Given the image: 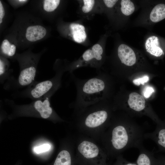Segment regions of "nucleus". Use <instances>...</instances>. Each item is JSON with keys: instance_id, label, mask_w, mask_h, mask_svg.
<instances>
[{"instance_id": "nucleus-1", "label": "nucleus", "mask_w": 165, "mask_h": 165, "mask_svg": "<svg viewBox=\"0 0 165 165\" xmlns=\"http://www.w3.org/2000/svg\"><path fill=\"white\" fill-rule=\"evenodd\" d=\"M144 134L142 128L136 123L123 121L114 126L111 131V146L118 152L133 147L138 148L143 145Z\"/></svg>"}, {"instance_id": "nucleus-2", "label": "nucleus", "mask_w": 165, "mask_h": 165, "mask_svg": "<svg viewBox=\"0 0 165 165\" xmlns=\"http://www.w3.org/2000/svg\"><path fill=\"white\" fill-rule=\"evenodd\" d=\"M78 80L76 85L77 101L87 104L102 100L105 84L100 75L87 79Z\"/></svg>"}, {"instance_id": "nucleus-3", "label": "nucleus", "mask_w": 165, "mask_h": 165, "mask_svg": "<svg viewBox=\"0 0 165 165\" xmlns=\"http://www.w3.org/2000/svg\"><path fill=\"white\" fill-rule=\"evenodd\" d=\"M60 75L52 79L38 82L29 90L28 97L36 100L52 95L60 86Z\"/></svg>"}, {"instance_id": "nucleus-4", "label": "nucleus", "mask_w": 165, "mask_h": 165, "mask_svg": "<svg viewBox=\"0 0 165 165\" xmlns=\"http://www.w3.org/2000/svg\"><path fill=\"white\" fill-rule=\"evenodd\" d=\"M118 57L122 63L128 66L134 65L136 62V57L133 50L127 45L122 44L118 49Z\"/></svg>"}, {"instance_id": "nucleus-5", "label": "nucleus", "mask_w": 165, "mask_h": 165, "mask_svg": "<svg viewBox=\"0 0 165 165\" xmlns=\"http://www.w3.org/2000/svg\"><path fill=\"white\" fill-rule=\"evenodd\" d=\"M108 117L107 112L105 110H100L92 112L86 117L85 125L90 128L97 127L104 123Z\"/></svg>"}, {"instance_id": "nucleus-6", "label": "nucleus", "mask_w": 165, "mask_h": 165, "mask_svg": "<svg viewBox=\"0 0 165 165\" xmlns=\"http://www.w3.org/2000/svg\"><path fill=\"white\" fill-rule=\"evenodd\" d=\"M78 150L84 157L87 160H92L97 157L99 152L97 146L90 141H84L78 145Z\"/></svg>"}, {"instance_id": "nucleus-7", "label": "nucleus", "mask_w": 165, "mask_h": 165, "mask_svg": "<svg viewBox=\"0 0 165 165\" xmlns=\"http://www.w3.org/2000/svg\"><path fill=\"white\" fill-rule=\"evenodd\" d=\"M128 104L131 109L137 112H142L146 108L145 101L144 98L136 92H133L130 94Z\"/></svg>"}, {"instance_id": "nucleus-8", "label": "nucleus", "mask_w": 165, "mask_h": 165, "mask_svg": "<svg viewBox=\"0 0 165 165\" xmlns=\"http://www.w3.org/2000/svg\"><path fill=\"white\" fill-rule=\"evenodd\" d=\"M46 30L39 25L29 26L26 29V37L29 41L34 42L41 39L46 35Z\"/></svg>"}, {"instance_id": "nucleus-9", "label": "nucleus", "mask_w": 165, "mask_h": 165, "mask_svg": "<svg viewBox=\"0 0 165 165\" xmlns=\"http://www.w3.org/2000/svg\"><path fill=\"white\" fill-rule=\"evenodd\" d=\"M138 149L139 153L136 161L138 165H158L153 153L145 148L143 145H141Z\"/></svg>"}, {"instance_id": "nucleus-10", "label": "nucleus", "mask_w": 165, "mask_h": 165, "mask_svg": "<svg viewBox=\"0 0 165 165\" xmlns=\"http://www.w3.org/2000/svg\"><path fill=\"white\" fill-rule=\"evenodd\" d=\"M158 38L155 36H151L146 40L145 47L146 51L152 55L160 57L163 54L162 50L159 47Z\"/></svg>"}, {"instance_id": "nucleus-11", "label": "nucleus", "mask_w": 165, "mask_h": 165, "mask_svg": "<svg viewBox=\"0 0 165 165\" xmlns=\"http://www.w3.org/2000/svg\"><path fill=\"white\" fill-rule=\"evenodd\" d=\"M145 139H150L165 148V128H158L153 132L145 133Z\"/></svg>"}, {"instance_id": "nucleus-12", "label": "nucleus", "mask_w": 165, "mask_h": 165, "mask_svg": "<svg viewBox=\"0 0 165 165\" xmlns=\"http://www.w3.org/2000/svg\"><path fill=\"white\" fill-rule=\"evenodd\" d=\"M73 40L80 43L85 41L86 35L84 26L78 24L72 23L70 25Z\"/></svg>"}, {"instance_id": "nucleus-13", "label": "nucleus", "mask_w": 165, "mask_h": 165, "mask_svg": "<svg viewBox=\"0 0 165 165\" xmlns=\"http://www.w3.org/2000/svg\"><path fill=\"white\" fill-rule=\"evenodd\" d=\"M150 18L155 23L165 18V4H159L155 6L151 12Z\"/></svg>"}, {"instance_id": "nucleus-14", "label": "nucleus", "mask_w": 165, "mask_h": 165, "mask_svg": "<svg viewBox=\"0 0 165 165\" xmlns=\"http://www.w3.org/2000/svg\"><path fill=\"white\" fill-rule=\"evenodd\" d=\"M53 165H72V158L69 152L64 150L58 154Z\"/></svg>"}, {"instance_id": "nucleus-15", "label": "nucleus", "mask_w": 165, "mask_h": 165, "mask_svg": "<svg viewBox=\"0 0 165 165\" xmlns=\"http://www.w3.org/2000/svg\"><path fill=\"white\" fill-rule=\"evenodd\" d=\"M1 49L2 53L9 57L13 56L15 54L16 47L14 44H11L7 39L4 40L2 42Z\"/></svg>"}, {"instance_id": "nucleus-16", "label": "nucleus", "mask_w": 165, "mask_h": 165, "mask_svg": "<svg viewBox=\"0 0 165 165\" xmlns=\"http://www.w3.org/2000/svg\"><path fill=\"white\" fill-rule=\"evenodd\" d=\"M121 10L126 16L131 14L134 11L135 7L133 3L130 0H122L121 1Z\"/></svg>"}, {"instance_id": "nucleus-17", "label": "nucleus", "mask_w": 165, "mask_h": 165, "mask_svg": "<svg viewBox=\"0 0 165 165\" xmlns=\"http://www.w3.org/2000/svg\"><path fill=\"white\" fill-rule=\"evenodd\" d=\"M83 60L86 62H89L94 59L99 61L102 58L101 55H100L92 50H86L82 56Z\"/></svg>"}, {"instance_id": "nucleus-18", "label": "nucleus", "mask_w": 165, "mask_h": 165, "mask_svg": "<svg viewBox=\"0 0 165 165\" xmlns=\"http://www.w3.org/2000/svg\"><path fill=\"white\" fill-rule=\"evenodd\" d=\"M59 0H45L44 1L43 8L46 11L51 12L55 9L58 6Z\"/></svg>"}, {"instance_id": "nucleus-19", "label": "nucleus", "mask_w": 165, "mask_h": 165, "mask_svg": "<svg viewBox=\"0 0 165 165\" xmlns=\"http://www.w3.org/2000/svg\"><path fill=\"white\" fill-rule=\"evenodd\" d=\"M84 6L82 8V11L84 13H87L92 9L95 3V1L93 0H84Z\"/></svg>"}, {"instance_id": "nucleus-20", "label": "nucleus", "mask_w": 165, "mask_h": 165, "mask_svg": "<svg viewBox=\"0 0 165 165\" xmlns=\"http://www.w3.org/2000/svg\"><path fill=\"white\" fill-rule=\"evenodd\" d=\"M51 146L48 144H44L41 145L37 146L34 148V151L37 153H39L48 151Z\"/></svg>"}, {"instance_id": "nucleus-21", "label": "nucleus", "mask_w": 165, "mask_h": 165, "mask_svg": "<svg viewBox=\"0 0 165 165\" xmlns=\"http://www.w3.org/2000/svg\"><path fill=\"white\" fill-rule=\"evenodd\" d=\"M149 80V78L148 76L145 75L143 77L133 80V82L135 85L139 86L141 84L143 85L145 83L148 82Z\"/></svg>"}, {"instance_id": "nucleus-22", "label": "nucleus", "mask_w": 165, "mask_h": 165, "mask_svg": "<svg viewBox=\"0 0 165 165\" xmlns=\"http://www.w3.org/2000/svg\"><path fill=\"white\" fill-rule=\"evenodd\" d=\"M154 91V90L152 87L147 86L144 89L143 94L145 98H148L151 96Z\"/></svg>"}, {"instance_id": "nucleus-23", "label": "nucleus", "mask_w": 165, "mask_h": 165, "mask_svg": "<svg viewBox=\"0 0 165 165\" xmlns=\"http://www.w3.org/2000/svg\"><path fill=\"white\" fill-rule=\"evenodd\" d=\"M119 159L115 165H138L136 162L132 163L128 162L122 157Z\"/></svg>"}, {"instance_id": "nucleus-24", "label": "nucleus", "mask_w": 165, "mask_h": 165, "mask_svg": "<svg viewBox=\"0 0 165 165\" xmlns=\"http://www.w3.org/2000/svg\"><path fill=\"white\" fill-rule=\"evenodd\" d=\"M92 50L101 55L102 54L103 52L102 47L100 45L97 44H96L93 46Z\"/></svg>"}, {"instance_id": "nucleus-25", "label": "nucleus", "mask_w": 165, "mask_h": 165, "mask_svg": "<svg viewBox=\"0 0 165 165\" xmlns=\"http://www.w3.org/2000/svg\"><path fill=\"white\" fill-rule=\"evenodd\" d=\"M103 1L107 7L112 8L118 1L116 0H105Z\"/></svg>"}, {"instance_id": "nucleus-26", "label": "nucleus", "mask_w": 165, "mask_h": 165, "mask_svg": "<svg viewBox=\"0 0 165 165\" xmlns=\"http://www.w3.org/2000/svg\"><path fill=\"white\" fill-rule=\"evenodd\" d=\"M5 14V11L3 5L0 1V24H1L2 21V19Z\"/></svg>"}, {"instance_id": "nucleus-27", "label": "nucleus", "mask_w": 165, "mask_h": 165, "mask_svg": "<svg viewBox=\"0 0 165 165\" xmlns=\"http://www.w3.org/2000/svg\"><path fill=\"white\" fill-rule=\"evenodd\" d=\"M5 72V69L4 63L1 59L0 61V75L1 77L4 75Z\"/></svg>"}, {"instance_id": "nucleus-28", "label": "nucleus", "mask_w": 165, "mask_h": 165, "mask_svg": "<svg viewBox=\"0 0 165 165\" xmlns=\"http://www.w3.org/2000/svg\"><path fill=\"white\" fill-rule=\"evenodd\" d=\"M27 0H19L18 1L20 2H25L26 1H27Z\"/></svg>"}]
</instances>
